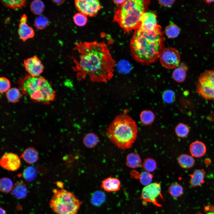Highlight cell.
<instances>
[{
  "label": "cell",
  "mask_w": 214,
  "mask_h": 214,
  "mask_svg": "<svg viewBox=\"0 0 214 214\" xmlns=\"http://www.w3.org/2000/svg\"><path fill=\"white\" fill-rule=\"evenodd\" d=\"M73 50L79 54L78 59L71 57L78 80L88 78L93 82H104L112 78L115 62L105 43L80 41L75 43Z\"/></svg>",
  "instance_id": "obj_1"
},
{
  "label": "cell",
  "mask_w": 214,
  "mask_h": 214,
  "mask_svg": "<svg viewBox=\"0 0 214 214\" xmlns=\"http://www.w3.org/2000/svg\"><path fill=\"white\" fill-rule=\"evenodd\" d=\"M164 42L163 32L159 25L152 30L139 28L135 31L130 40L131 56L138 62L149 65L159 59L164 49Z\"/></svg>",
  "instance_id": "obj_2"
},
{
  "label": "cell",
  "mask_w": 214,
  "mask_h": 214,
  "mask_svg": "<svg viewBox=\"0 0 214 214\" xmlns=\"http://www.w3.org/2000/svg\"><path fill=\"white\" fill-rule=\"evenodd\" d=\"M138 132L135 121L123 113L115 118L110 124L106 134L119 148L125 150L132 147L137 138Z\"/></svg>",
  "instance_id": "obj_3"
},
{
  "label": "cell",
  "mask_w": 214,
  "mask_h": 214,
  "mask_svg": "<svg viewBox=\"0 0 214 214\" xmlns=\"http://www.w3.org/2000/svg\"><path fill=\"white\" fill-rule=\"evenodd\" d=\"M150 0H126L115 10L113 21L126 32L135 31L141 26V18L147 12Z\"/></svg>",
  "instance_id": "obj_4"
},
{
  "label": "cell",
  "mask_w": 214,
  "mask_h": 214,
  "mask_svg": "<svg viewBox=\"0 0 214 214\" xmlns=\"http://www.w3.org/2000/svg\"><path fill=\"white\" fill-rule=\"evenodd\" d=\"M25 95L36 102L47 104L54 100L56 92L51 84L42 76L26 75L19 82Z\"/></svg>",
  "instance_id": "obj_5"
},
{
  "label": "cell",
  "mask_w": 214,
  "mask_h": 214,
  "mask_svg": "<svg viewBox=\"0 0 214 214\" xmlns=\"http://www.w3.org/2000/svg\"><path fill=\"white\" fill-rule=\"evenodd\" d=\"M50 208L56 214H78L82 204L72 193L63 189L54 190Z\"/></svg>",
  "instance_id": "obj_6"
},
{
  "label": "cell",
  "mask_w": 214,
  "mask_h": 214,
  "mask_svg": "<svg viewBox=\"0 0 214 214\" xmlns=\"http://www.w3.org/2000/svg\"><path fill=\"white\" fill-rule=\"evenodd\" d=\"M196 91L203 98L214 100V71H207L200 75Z\"/></svg>",
  "instance_id": "obj_7"
},
{
  "label": "cell",
  "mask_w": 214,
  "mask_h": 214,
  "mask_svg": "<svg viewBox=\"0 0 214 214\" xmlns=\"http://www.w3.org/2000/svg\"><path fill=\"white\" fill-rule=\"evenodd\" d=\"M159 59L161 64L164 67L168 69H172L178 66L180 56L179 53L176 49L172 47H168L162 50Z\"/></svg>",
  "instance_id": "obj_8"
},
{
  "label": "cell",
  "mask_w": 214,
  "mask_h": 214,
  "mask_svg": "<svg viewBox=\"0 0 214 214\" xmlns=\"http://www.w3.org/2000/svg\"><path fill=\"white\" fill-rule=\"evenodd\" d=\"M161 196V187L159 183L153 182L145 186L142 189L141 196L143 200L151 203L158 207L161 206L158 201V198Z\"/></svg>",
  "instance_id": "obj_9"
},
{
  "label": "cell",
  "mask_w": 214,
  "mask_h": 214,
  "mask_svg": "<svg viewBox=\"0 0 214 214\" xmlns=\"http://www.w3.org/2000/svg\"><path fill=\"white\" fill-rule=\"evenodd\" d=\"M75 4L80 12L89 17L95 16L101 8L99 1L97 0H76Z\"/></svg>",
  "instance_id": "obj_10"
},
{
  "label": "cell",
  "mask_w": 214,
  "mask_h": 214,
  "mask_svg": "<svg viewBox=\"0 0 214 214\" xmlns=\"http://www.w3.org/2000/svg\"><path fill=\"white\" fill-rule=\"evenodd\" d=\"M23 65L29 75L33 76H40L44 68L41 60L35 55L24 59Z\"/></svg>",
  "instance_id": "obj_11"
},
{
  "label": "cell",
  "mask_w": 214,
  "mask_h": 214,
  "mask_svg": "<svg viewBox=\"0 0 214 214\" xmlns=\"http://www.w3.org/2000/svg\"><path fill=\"white\" fill-rule=\"evenodd\" d=\"M0 163L4 169L10 171L17 170L21 165V161L18 156L12 153H6L1 158Z\"/></svg>",
  "instance_id": "obj_12"
},
{
  "label": "cell",
  "mask_w": 214,
  "mask_h": 214,
  "mask_svg": "<svg viewBox=\"0 0 214 214\" xmlns=\"http://www.w3.org/2000/svg\"><path fill=\"white\" fill-rule=\"evenodd\" d=\"M27 21L26 15L25 14H23L19 20L18 31L20 39L23 42L26 41L29 38H33L34 35V29L28 25L26 23Z\"/></svg>",
  "instance_id": "obj_13"
},
{
  "label": "cell",
  "mask_w": 214,
  "mask_h": 214,
  "mask_svg": "<svg viewBox=\"0 0 214 214\" xmlns=\"http://www.w3.org/2000/svg\"><path fill=\"white\" fill-rule=\"evenodd\" d=\"M141 24L140 27L145 30H152L158 25L157 22V16L153 12H147L141 18Z\"/></svg>",
  "instance_id": "obj_14"
},
{
  "label": "cell",
  "mask_w": 214,
  "mask_h": 214,
  "mask_svg": "<svg viewBox=\"0 0 214 214\" xmlns=\"http://www.w3.org/2000/svg\"><path fill=\"white\" fill-rule=\"evenodd\" d=\"M101 186L107 192H117L120 190L121 182L117 178L109 177L102 181Z\"/></svg>",
  "instance_id": "obj_15"
},
{
  "label": "cell",
  "mask_w": 214,
  "mask_h": 214,
  "mask_svg": "<svg viewBox=\"0 0 214 214\" xmlns=\"http://www.w3.org/2000/svg\"><path fill=\"white\" fill-rule=\"evenodd\" d=\"M189 150L192 156L200 158L205 154L206 152V147L203 142L196 141L190 144Z\"/></svg>",
  "instance_id": "obj_16"
},
{
  "label": "cell",
  "mask_w": 214,
  "mask_h": 214,
  "mask_svg": "<svg viewBox=\"0 0 214 214\" xmlns=\"http://www.w3.org/2000/svg\"><path fill=\"white\" fill-rule=\"evenodd\" d=\"M205 172L203 169L196 170L191 175L190 184L193 187L201 186L204 182Z\"/></svg>",
  "instance_id": "obj_17"
},
{
  "label": "cell",
  "mask_w": 214,
  "mask_h": 214,
  "mask_svg": "<svg viewBox=\"0 0 214 214\" xmlns=\"http://www.w3.org/2000/svg\"><path fill=\"white\" fill-rule=\"evenodd\" d=\"M21 156L26 162L30 164L36 162L38 158L37 151L32 147L28 148L24 150Z\"/></svg>",
  "instance_id": "obj_18"
},
{
  "label": "cell",
  "mask_w": 214,
  "mask_h": 214,
  "mask_svg": "<svg viewBox=\"0 0 214 214\" xmlns=\"http://www.w3.org/2000/svg\"><path fill=\"white\" fill-rule=\"evenodd\" d=\"M142 164L141 159L138 154L133 152L127 155L126 165L129 167L135 169L139 167Z\"/></svg>",
  "instance_id": "obj_19"
},
{
  "label": "cell",
  "mask_w": 214,
  "mask_h": 214,
  "mask_svg": "<svg viewBox=\"0 0 214 214\" xmlns=\"http://www.w3.org/2000/svg\"><path fill=\"white\" fill-rule=\"evenodd\" d=\"M180 166L185 169H188L193 166L195 161L192 156L183 154L180 155L177 159Z\"/></svg>",
  "instance_id": "obj_20"
},
{
  "label": "cell",
  "mask_w": 214,
  "mask_h": 214,
  "mask_svg": "<svg viewBox=\"0 0 214 214\" xmlns=\"http://www.w3.org/2000/svg\"><path fill=\"white\" fill-rule=\"evenodd\" d=\"M12 194L18 199L25 197L27 193V190L25 185L22 182L16 183L13 186L12 190Z\"/></svg>",
  "instance_id": "obj_21"
},
{
  "label": "cell",
  "mask_w": 214,
  "mask_h": 214,
  "mask_svg": "<svg viewBox=\"0 0 214 214\" xmlns=\"http://www.w3.org/2000/svg\"><path fill=\"white\" fill-rule=\"evenodd\" d=\"M187 67L183 64L180 65L174 70L172 77L176 81L182 82L185 80L186 75Z\"/></svg>",
  "instance_id": "obj_22"
},
{
  "label": "cell",
  "mask_w": 214,
  "mask_h": 214,
  "mask_svg": "<svg viewBox=\"0 0 214 214\" xmlns=\"http://www.w3.org/2000/svg\"><path fill=\"white\" fill-rule=\"evenodd\" d=\"M99 141L97 135L93 133H89L84 137L83 143L84 146L88 148H92L97 144Z\"/></svg>",
  "instance_id": "obj_23"
},
{
  "label": "cell",
  "mask_w": 214,
  "mask_h": 214,
  "mask_svg": "<svg viewBox=\"0 0 214 214\" xmlns=\"http://www.w3.org/2000/svg\"><path fill=\"white\" fill-rule=\"evenodd\" d=\"M1 2L6 7L12 9H22L26 4V0H1Z\"/></svg>",
  "instance_id": "obj_24"
},
{
  "label": "cell",
  "mask_w": 214,
  "mask_h": 214,
  "mask_svg": "<svg viewBox=\"0 0 214 214\" xmlns=\"http://www.w3.org/2000/svg\"><path fill=\"white\" fill-rule=\"evenodd\" d=\"M155 115L154 113L149 110H144L140 114V118L141 123L145 125H150L154 122Z\"/></svg>",
  "instance_id": "obj_25"
},
{
  "label": "cell",
  "mask_w": 214,
  "mask_h": 214,
  "mask_svg": "<svg viewBox=\"0 0 214 214\" xmlns=\"http://www.w3.org/2000/svg\"><path fill=\"white\" fill-rule=\"evenodd\" d=\"M168 191L169 194L174 198L180 197L182 194L183 189L182 186L177 183L172 184L169 187Z\"/></svg>",
  "instance_id": "obj_26"
},
{
  "label": "cell",
  "mask_w": 214,
  "mask_h": 214,
  "mask_svg": "<svg viewBox=\"0 0 214 214\" xmlns=\"http://www.w3.org/2000/svg\"><path fill=\"white\" fill-rule=\"evenodd\" d=\"M31 12L34 15H40L42 13L44 9V4L43 2L40 0L32 1L30 5Z\"/></svg>",
  "instance_id": "obj_27"
},
{
  "label": "cell",
  "mask_w": 214,
  "mask_h": 214,
  "mask_svg": "<svg viewBox=\"0 0 214 214\" xmlns=\"http://www.w3.org/2000/svg\"><path fill=\"white\" fill-rule=\"evenodd\" d=\"M6 95L8 100L13 103H15L18 101L21 97L19 90L16 88H10L6 92Z\"/></svg>",
  "instance_id": "obj_28"
},
{
  "label": "cell",
  "mask_w": 214,
  "mask_h": 214,
  "mask_svg": "<svg viewBox=\"0 0 214 214\" xmlns=\"http://www.w3.org/2000/svg\"><path fill=\"white\" fill-rule=\"evenodd\" d=\"M164 32L166 35L168 37L174 38L179 35L180 29L177 25L172 23L166 26Z\"/></svg>",
  "instance_id": "obj_29"
},
{
  "label": "cell",
  "mask_w": 214,
  "mask_h": 214,
  "mask_svg": "<svg viewBox=\"0 0 214 214\" xmlns=\"http://www.w3.org/2000/svg\"><path fill=\"white\" fill-rule=\"evenodd\" d=\"M0 191L3 193H8L12 190L13 185L12 180L9 178L3 177L0 181Z\"/></svg>",
  "instance_id": "obj_30"
},
{
  "label": "cell",
  "mask_w": 214,
  "mask_h": 214,
  "mask_svg": "<svg viewBox=\"0 0 214 214\" xmlns=\"http://www.w3.org/2000/svg\"><path fill=\"white\" fill-rule=\"evenodd\" d=\"M49 23L48 19L43 15L37 17L34 21L35 27L40 30H43L47 27Z\"/></svg>",
  "instance_id": "obj_31"
},
{
  "label": "cell",
  "mask_w": 214,
  "mask_h": 214,
  "mask_svg": "<svg viewBox=\"0 0 214 214\" xmlns=\"http://www.w3.org/2000/svg\"><path fill=\"white\" fill-rule=\"evenodd\" d=\"M142 167L145 171L152 172L156 169L157 163L154 159L151 158H147L144 160L142 163Z\"/></svg>",
  "instance_id": "obj_32"
},
{
  "label": "cell",
  "mask_w": 214,
  "mask_h": 214,
  "mask_svg": "<svg viewBox=\"0 0 214 214\" xmlns=\"http://www.w3.org/2000/svg\"><path fill=\"white\" fill-rule=\"evenodd\" d=\"M175 131L178 137L184 138L187 136L189 130L187 125L183 123H180L175 127Z\"/></svg>",
  "instance_id": "obj_33"
},
{
  "label": "cell",
  "mask_w": 214,
  "mask_h": 214,
  "mask_svg": "<svg viewBox=\"0 0 214 214\" xmlns=\"http://www.w3.org/2000/svg\"><path fill=\"white\" fill-rule=\"evenodd\" d=\"M105 198L106 196L101 191H97L92 194L91 200L93 204L99 206L104 202Z\"/></svg>",
  "instance_id": "obj_34"
},
{
  "label": "cell",
  "mask_w": 214,
  "mask_h": 214,
  "mask_svg": "<svg viewBox=\"0 0 214 214\" xmlns=\"http://www.w3.org/2000/svg\"><path fill=\"white\" fill-rule=\"evenodd\" d=\"M24 179L28 181H33L36 177L37 175V171L35 168L33 166L27 167L24 170L23 173Z\"/></svg>",
  "instance_id": "obj_35"
},
{
  "label": "cell",
  "mask_w": 214,
  "mask_h": 214,
  "mask_svg": "<svg viewBox=\"0 0 214 214\" xmlns=\"http://www.w3.org/2000/svg\"><path fill=\"white\" fill-rule=\"evenodd\" d=\"M153 176L149 172L144 171L141 172L138 175L140 183L145 186L151 183Z\"/></svg>",
  "instance_id": "obj_36"
},
{
  "label": "cell",
  "mask_w": 214,
  "mask_h": 214,
  "mask_svg": "<svg viewBox=\"0 0 214 214\" xmlns=\"http://www.w3.org/2000/svg\"><path fill=\"white\" fill-rule=\"evenodd\" d=\"M73 20L75 23L80 26H84L87 21V16L81 12L76 13L73 16Z\"/></svg>",
  "instance_id": "obj_37"
},
{
  "label": "cell",
  "mask_w": 214,
  "mask_h": 214,
  "mask_svg": "<svg viewBox=\"0 0 214 214\" xmlns=\"http://www.w3.org/2000/svg\"><path fill=\"white\" fill-rule=\"evenodd\" d=\"M163 99L165 103H173L175 98V95L172 90H167L165 91L162 95Z\"/></svg>",
  "instance_id": "obj_38"
},
{
  "label": "cell",
  "mask_w": 214,
  "mask_h": 214,
  "mask_svg": "<svg viewBox=\"0 0 214 214\" xmlns=\"http://www.w3.org/2000/svg\"><path fill=\"white\" fill-rule=\"evenodd\" d=\"M10 83L6 78L1 77L0 78V92L1 93L7 92L10 89Z\"/></svg>",
  "instance_id": "obj_39"
},
{
  "label": "cell",
  "mask_w": 214,
  "mask_h": 214,
  "mask_svg": "<svg viewBox=\"0 0 214 214\" xmlns=\"http://www.w3.org/2000/svg\"><path fill=\"white\" fill-rule=\"evenodd\" d=\"M118 67L119 70L123 72H128L131 68V66L129 62L126 60H122L118 64Z\"/></svg>",
  "instance_id": "obj_40"
},
{
  "label": "cell",
  "mask_w": 214,
  "mask_h": 214,
  "mask_svg": "<svg viewBox=\"0 0 214 214\" xmlns=\"http://www.w3.org/2000/svg\"><path fill=\"white\" fill-rule=\"evenodd\" d=\"M159 4L162 6L166 7H171L174 4V0H158Z\"/></svg>",
  "instance_id": "obj_41"
},
{
  "label": "cell",
  "mask_w": 214,
  "mask_h": 214,
  "mask_svg": "<svg viewBox=\"0 0 214 214\" xmlns=\"http://www.w3.org/2000/svg\"><path fill=\"white\" fill-rule=\"evenodd\" d=\"M126 1L125 0H113V1L115 4L120 5L123 4Z\"/></svg>",
  "instance_id": "obj_42"
},
{
  "label": "cell",
  "mask_w": 214,
  "mask_h": 214,
  "mask_svg": "<svg viewBox=\"0 0 214 214\" xmlns=\"http://www.w3.org/2000/svg\"><path fill=\"white\" fill-rule=\"evenodd\" d=\"M65 1V0H51L52 2L58 5H60L62 4Z\"/></svg>",
  "instance_id": "obj_43"
},
{
  "label": "cell",
  "mask_w": 214,
  "mask_h": 214,
  "mask_svg": "<svg viewBox=\"0 0 214 214\" xmlns=\"http://www.w3.org/2000/svg\"><path fill=\"white\" fill-rule=\"evenodd\" d=\"M0 214H6L5 210L3 208H0Z\"/></svg>",
  "instance_id": "obj_44"
},
{
  "label": "cell",
  "mask_w": 214,
  "mask_h": 214,
  "mask_svg": "<svg viewBox=\"0 0 214 214\" xmlns=\"http://www.w3.org/2000/svg\"><path fill=\"white\" fill-rule=\"evenodd\" d=\"M214 1V0H206V2L207 4H210L212 3V2Z\"/></svg>",
  "instance_id": "obj_45"
},
{
  "label": "cell",
  "mask_w": 214,
  "mask_h": 214,
  "mask_svg": "<svg viewBox=\"0 0 214 214\" xmlns=\"http://www.w3.org/2000/svg\"><path fill=\"white\" fill-rule=\"evenodd\" d=\"M207 214H214V211L208 213Z\"/></svg>",
  "instance_id": "obj_46"
}]
</instances>
